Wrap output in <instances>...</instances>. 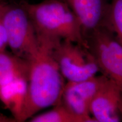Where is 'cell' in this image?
I'll use <instances>...</instances> for the list:
<instances>
[{"label":"cell","instance_id":"cell-1","mask_svg":"<svg viewBox=\"0 0 122 122\" xmlns=\"http://www.w3.org/2000/svg\"><path fill=\"white\" fill-rule=\"evenodd\" d=\"M37 40L39 50L29 61L27 93L17 122L30 119L41 110L58 104L66 84L53 55L54 46L60 40Z\"/></svg>","mask_w":122,"mask_h":122},{"label":"cell","instance_id":"cell-2","mask_svg":"<svg viewBox=\"0 0 122 122\" xmlns=\"http://www.w3.org/2000/svg\"><path fill=\"white\" fill-rule=\"evenodd\" d=\"M37 39L67 40L88 48L81 25L70 7L61 0L32 4L22 1Z\"/></svg>","mask_w":122,"mask_h":122},{"label":"cell","instance_id":"cell-3","mask_svg":"<svg viewBox=\"0 0 122 122\" xmlns=\"http://www.w3.org/2000/svg\"><path fill=\"white\" fill-rule=\"evenodd\" d=\"M0 17L5 27L8 46L12 53L30 61L39 50L35 29L26 10L20 3L0 5Z\"/></svg>","mask_w":122,"mask_h":122},{"label":"cell","instance_id":"cell-4","mask_svg":"<svg viewBox=\"0 0 122 122\" xmlns=\"http://www.w3.org/2000/svg\"><path fill=\"white\" fill-rule=\"evenodd\" d=\"M53 55L61 74L67 81L86 80L100 72L89 49L75 42L59 41L54 46Z\"/></svg>","mask_w":122,"mask_h":122},{"label":"cell","instance_id":"cell-5","mask_svg":"<svg viewBox=\"0 0 122 122\" xmlns=\"http://www.w3.org/2000/svg\"><path fill=\"white\" fill-rule=\"evenodd\" d=\"M86 41L100 72L112 80L122 93V45L107 28L94 30L86 36Z\"/></svg>","mask_w":122,"mask_h":122},{"label":"cell","instance_id":"cell-6","mask_svg":"<svg viewBox=\"0 0 122 122\" xmlns=\"http://www.w3.org/2000/svg\"><path fill=\"white\" fill-rule=\"evenodd\" d=\"M107 79L102 74L79 81H67L59 103L86 122H95L90 115V105Z\"/></svg>","mask_w":122,"mask_h":122},{"label":"cell","instance_id":"cell-7","mask_svg":"<svg viewBox=\"0 0 122 122\" xmlns=\"http://www.w3.org/2000/svg\"><path fill=\"white\" fill-rule=\"evenodd\" d=\"M90 115L95 122L122 120V93L108 78L91 102Z\"/></svg>","mask_w":122,"mask_h":122},{"label":"cell","instance_id":"cell-8","mask_svg":"<svg viewBox=\"0 0 122 122\" xmlns=\"http://www.w3.org/2000/svg\"><path fill=\"white\" fill-rule=\"evenodd\" d=\"M72 10L86 36L94 30L108 28L110 2L107 0H61Z\"/></svg>","mask_w":122,"mask_h":122},{"label":"cell","instance_id":"cell-9","mask_svg":"<svg viewBox=\"0 0 122 122\" xmlns=\"http://www.w3.org/2000/svg\"><path fill=\"white\" fill-rule=\"evenodd\" d=\"M30 62L6 50H0V87L16 79L28 80Z\"/></svg>","mask_w":122,"mask_h":122},{"label":"cell","instance_id":"cell-10","mask_svg":"<svg viewBox=\"0 0 122 122\" xmlns=\"http://www.w3.org/2000/svg\"><path fill=\"white\" fill-rule=\"evenodd\" d=\"M28 80L20 78L0 87V100L17 122L26 96Z\"/></svg>","mask_w":122,"mask_h":122},{"label":"cell","instance_id":"cell-11","mask_svg":"<svg viewBox=\"0 0 122 122\" xmlns=\"http://www.w3.org/2000/svg\"><path fill=\"white\" fill-rule=\"evenodd\" d=\"M30 122H86L84 119L77 117L67 110L61 103L55 105L50 110L33 116Z\"/></svg>","mask_w":122,"mask_h":122},{"label":"cell","instance_id":"cell-12","mask_svg":"<svg viewBox=\"0 0 122 122\" xmlns=\"http://www.w3.org/2000/svg\"><path fill=\"white\" fill-rule=\"evenodd\" d=\"M108 29L122 45V0H111L110 2Z\"/></svg>","mask_w":122,"mask_h":122},{"label":"cell","instance_id":"cell-13","mask_svg":"<svg viewBox=\"0 0 122 122\" xmlns=\"http://www.w3.org/2000/svg\"><path fill=\"white\" fill-rule=\"evenodd\" d=\"M8 46L7 35L5 27L0 17V50H5Z\"/></svg>","mask_w":122,"mask_h":122},{"label":"cell","instance_id":"cell-14","mask_svg":"<svg viewBox=\"0 0 122 122\" xmlns=\"http://www.w3.org/2000/svg\"><path fill=\"white\" fill-rule=\"evenodd\" d=\"M16 120L14 117H9L0 112V122H15Z\"/></svg>","mask_w":122,"mask_h":122},{"label":"cell","instance_id":"cell-15","mask_svg":"<svg viewBox=\"0 0 122 122\" xmlns=\"http://www.w3.org/2000/svg\"><path fill=\"white\" fill-rule=\"evenodd\" d=\"M3 2V0H0V5L1 4V3Z\"/></svg>","mask_w":122,"mask_h":122}]
</instances>
